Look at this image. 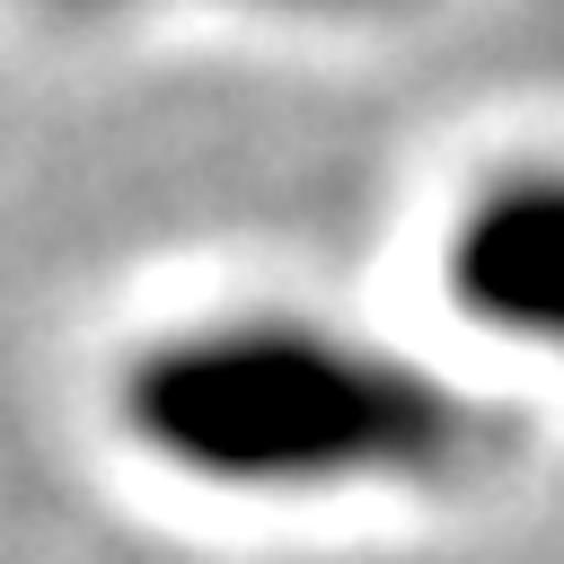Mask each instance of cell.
I'll return each mask as SVG.
<instances>
[{"label": "cell", "mask_w": 564, "mask_h": 564, "mask_svg": "<svg viewBox=\"0 0 564 564\" xmlns=\"http://www.w3.org/2000/svg\"><path fill=\"white\" fill-rule=\"evenodd\" d=\"M449 300L511 344L564 352V167H511L458 212Z\"/></svg>", "instance_id": "7a4b0ae2"}, {"label": "cell", "mask_w": 564, "mask_h": 564, "mask_svg": "<svg viewBox=\"0 0 564 564\" xmlns=\"http://www.w3.org/2000/svg\"><path fill=\"white\" fill-rule=\"evenodd\" d=\"M123 432L229 494L432 485L502 458L511 414L476 388L308 317H212L123 361Z\"/></svg>", "instance_id": "6da1fadb"}]
</instances>
